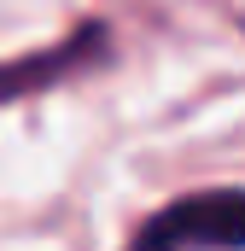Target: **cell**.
<instances>
[{"label": "cell", "instance_id": "obj_2", "mask_svg": "<svg viewBox=\"0 0 245 251\" xmlns=\"http://www.w3.org/2000/svg\"><path fill=\"white\" fill-rule=\"evenodd\" d=\"M99 47H105V29L88 24V29H76L70 41L47 47V53H24V59L0 64V105H6V100H24V94H35V88H53L59 76L82 70L88 59H99Z\"/></svg>", "mask_w": 245, "mask_h": 251}, {"label": "cell", "instance_id": "obj_1", "mask_svg": "<svg viewBox=\"0 0 245 251\" xmlns=\"http://www.w3.org/2000/svg\"><path fill=\"white\" fill-rule=\"evenodd\" d=\"M134 251H245V193L210 187L152 210L134 234Z\"/></svg>", "mask_w": 245, "mask_h": 251}]
</instances>
